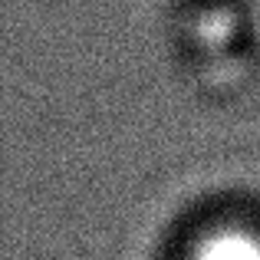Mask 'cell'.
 Segmentation results:
<instances>
[{"instance_id": "cell-1", "label": "cell", "mask_w": 260, "mask_h": 260, "mask_svg": "<svg viewBox=\"0 0 260 260\" xmlns=\"http://www.w3.org/2000/svg\"><path fill=\"white\" fill-rule=\"evenodd\" d=\"M188 260H260V234L250 228H214L198 237Z\"/></svg>"}]
</instances>
